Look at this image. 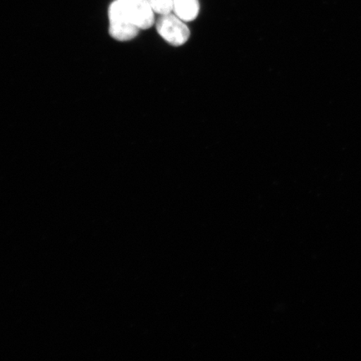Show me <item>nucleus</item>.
Here are the masks:
<instances>
[{"mask_svg":"<svg viewBox=\"0 0 361 361\" xmlns=\"http://www.w3.org/2000/svg\"><path fill=\"white\" fill-rule=\"evenodd\" d=\"M109 35L119 42H128L137 38L139 28L126 8L123 0H114L108 8Z\"/></svg>","mask_w":361,"mask_h":361,"instance_id":"nucleus-1","label":"nucleus"},{"mask_svg":"<svg viewBox=\"0 0 361 361\" xmlns=\"http://www.w3.org/2000/svg\"><path fill=\"white\" fill-rule=\"evenodd\" d=\"M156 26L157 33L173 47H183L190 39L191 32L186 22L180 20L173 12L161 16Z\"/></svg>","mask_w":361,"mask_h":361,"instance_id":"nucleus-2","label":"nucleus"},{"mask_svg":"<svg viewBox=\"0 0 361 361\" xmlns=\"http://www.w3.org/2000/svg\"><path fill=\"white\" fill-rule=\"evenodd\" d=\"M140 30L152 28L155 24V13L148 0H123Z\"/></svg>","mask_w":361,"mask_h":361,"instance_id":"nucleus-3","label":"nucleus"},{"mask_svg":"<svg viewBox=\"0 0 361 361\" xmlns=\"http://www.w3.org/2000/svg\"><path fill=\"white\" fill-rule=\"evenodd\" d=\"M200 4L198 0H173V11L176 16L185 22L197 19L200 15Z\"/></svg>","mask_w":361,"mask_h":361,"instance_id":"nucleus-4","label":"nucleus"},{"mask_svg":"<svg viewBox=\"0 0 361 361\" xmlns=\"http://www.w3.org/2000/svg\"><path fill=\"white\" fill-rule=\"evenodd\" d=\"M153 11L160 16L168 15L173 11V0H148Z\"/></svg>","mask_w":361,"mask_h":361,"instance_id":"nucleus-5","label":"nucleus"}]
</instances>
